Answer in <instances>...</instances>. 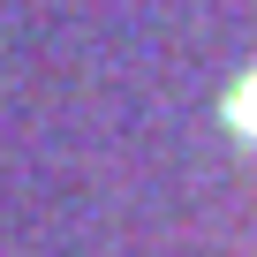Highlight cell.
<instances>
[{
  "mask_svg": "<svg viewBox=\"0 0 257 257\" xmlns=\"http://www.w3.org/2000/svg\"><path fill=\"white\" fill-rule=\"evenodd\" d=\"M234 121H242V128H249V137H257V76H249V83L234 91Z\"/></svg>",
  "mask_w": 257,
  "mask_h": 257,
  "instance_id": "obj_1",
  "label": "cell"
}]
</instances>
